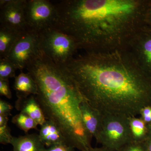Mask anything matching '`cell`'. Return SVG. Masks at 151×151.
I'll return each mask as SVG.
<instances>
[{"label": "cell", "mask_w": 151, "mask_h": 151, "mask_svg": "<svg viewBox=\"0 0 151 151\" xmlns=\"http://www.w3.org/2000/svg\"><path fill=\"white\" fill-rule=\"evenodd\" d=\"M65 66L84 100L103 116L136 117L151 105V80L124 49L85 51Z\"/></svg>", "instance_id": "cell-1"}, {"label": "cell", "mask_w": 151, "mask_h": 151, "mask_svg": "<svg viewBox=\"0 0 151 151\" xmlns=\"http://www.w3.org/2000/svg\"><path fill=\"white\" fill-rule=\"evenodd\" d=\"M149 1L63 0L53 27L85 51L123 49L146 24Z\"/></svg>", "instance_id": "cell-2"}, {"label": "cell", "mask_w": 151, "mask_h": 151, "mask_svg": "<svg viewBox=\"0 0 151 151\" xmlns=\"http://www.w3.org/2000/svg\"><path fill=\"white\" fill-rule=\"evenodd\" d=\"M26 69L37 84L35 98L46 120L58 127L68 145L81 151L92 147V138L81 119L80 105L84 99L65 66L41 52Z\"/></svg>", "instance_id": "cell-3"}, {"label": "cell", "mask_w": 151, "mask_h": 151, "mask_svg": "<svg viewBox=\"0 0 151 151\" xmlns=\"http://www.w3.org/2000/svg\"><path fill=\"white\" fill-rule=\"evenodd\" d=\"M39 39L42 53L61 66H65L79 49L73 38L54 27L39 33Z\"/></svg>", "instance_id": "cell-4"}, {"label": "cell", "mask_w": 151, "mask_h": 151, "mask_svg": "<svg viewBox=\"0 0 151 151\" xmlns=\"http://www.w3.org/2000/svg\"><path fill=\"white\" fill-rule=\"evenodd\" d=\"M105 151H119L133 142L129 118L108 115L103 116V125L96 139Z\"/></svg>", "instance_id": "cell-5"}, {"label": "cell", "mask_w": 151, "mask_h": 151, "mask_svg": "<svg viewBox=\"0 0 151 151\" xmlns=\"http://www.w3.org/2000/svg\"><path fill=\"white\" fill-rule=\"evenodd\" d=\"M27 30L40 33L53 27L57 11L55 4L47 0H27L25 8Z\"/></svg>", "instance_id": "cell-6"}, {"label": "cell", "mask_w": 151, "mask_h": 151, "mask_svg": "<svg viewBox=\"0 0 151 151\" xmlns=\"http://www.w3.org/2000/svg\"><path fill=\"white\" fill-rule=\"evenodd\" d=\"M123 49L142 72L151 80V26L146 23Z\"/></svg>", "instance_id": "cell-7"}, {"label": "cell", "mask_w": 151, "mask_h": 151, "mask_svg": "<svg viewBox=\"0 0 151 151\" xmlns=\"http://www.w3.org/2000/svg\"><path fill=\"white\" fill-rule=\"evenodd\" d=\"M40 53L39 33L27 31L22 34L6 58L22 71Z\"/></svg>", "instance_id": "cell-8"}, {"label": "cell", "mask_w": 151, "mask_h": 151, "mask_svg": "<svg viewBox=\"0 0 151 151\" xmlns=\"http://www.w3.org/2000/svg\"><path fill=\"white\" fill-rule=\"evenodd\" d=\"M27 0H1L0 26L22 33L27 31L25 8Z\"/></svg>", "instance_id": "cell-9"}, {"label": "cell", "mask_w": 151, "mask_h": 151, "mask_svg": "<svg viewBox=\"0 0 151 151\" xmlns=\"http://www.w3.org/2000/svg\"><path fill=\"white\" fill-rule=\"evenodd\" d=\"M80 109L85 130L91 138L96 139L102 129L103 115L84 99L80 103Z\"/></svg>", "instance_id": "cell-10"}, {"label": "cell", "mask_w": 151, "mask_h": 151, "mask_svg": "<svg viewBox=\"0 0 151 151\" xmlns=\"http://www.w3.org/2000/svg\"><path fill=\"white\" fill-rule=\"evenodd\" d=\"M17 97L18 99L15 105L17 110L29 116L38 125H42L46 120L35 96L17 94Z\"/></svg>", "instance_id": "cell-11"}, {"label": "cell", "mask_w": 151, "mask_h": 151, "mask_svg": "<svg viewBox=\"0 0 151 151\" xmlns=\"http://www.w3.org/2000/svg\"><path fill=\"white\" fill-rule=\"evenodd\" d=\"M38 135L42 142L47 148L58 144H66L62 132L53 122L48 120L41 126Z\"/></svg>", "instance_id": "cell-12"}, {"label": "cell", "mask_w": 151, "mask_h": 151, "mask_svg": "<svg viewBox=\"0 0 151 151\" xmlns=\"http://www.w3.org/2000/svg\"><path fill=\"white\" fill-rule=\"evenodd\" d=\"M13 151H45V146L42 142L38 134H27L13 137L11 144Z\"/></svg>", "instance_id": "cell-13"}, {"label": "cell", "mask_w": 151, "mask_h": 151, "mask_svg": "<svg viewBox=\"0 0 151 151\" xmlns=\"http://www.w3.org/2000/svg\"><path fill=\"white\" fill-rule=\"evenodd\" d=\"M14 89L17 91V94L25 96L37 94V87L35 81L28 72L21 73L15 77Z\"/></svg>", "instance_id": "cell-14"}, {"label": "cell", "mask_w": 151, "mask_h": 151, "mask_svg": "<svg viewBox=\"0 0 151 151\" xmlns=\"http://www.w3.org/2000/svg\"><path fill=\"white\" fill-rule=\"evenodd\" d=\"M22 33L0 26V58L7 57Z\"/></svg>", "instance_id": "cell-15"}, {"label": "cell", "mask_w": 151, "mask_h": 151, "mask_svg": "<svg viewBox=\"0 0 151 151\" xmlns=\"http://www.w3.org/2000/svg\"><path fill=\"white\" fill-rule=\"evenodd\" d=\"M130 132L133 142H143L148 138L147 125L140 118H129Z\"/></svg>", "instance_id": "cell-16"}, {"label": "cell", "mask_w": 151, "mask_h": 151, "mask_svg": "<svg viewBox=\"0 0 151 151\" xmlns=\"http://www.w3.org/2000/svg\"><path fill=\"white\" fill-rule=\"evenodd\" d=\"M12 122L26 133L32 129H37V123L27 114L21 112L13 117Z\"/></svg>", "instance_id": "cell-17"}, {"label": "cell", "mask_w": 151, "mask_h": 151, "mask_svg": "<svg viewBox=\"0 0 151 151\" xmlns=\"http://www.w3.org/2000/svg\"><path fill=\"white\" fill-rule=\"evenodd\" d=\"M17 70L15 65L7 58H0V78L9 79L15 77Z\"/></svg>", "instance_id": "cell-18"}, {"label": "cell", "mask_w": 151, "mask_h": 151, "mask_svg": "<svg viewBox=\"0 0 151 151\" xmlns=\"http://www.w3.org/2000/svg\"><path fill=\"white\" fill-rule=\"evenodd\" d=\"M8 124L0 127V143L4 145L10 144L13 138Z\"/></svg>", "instance_id": "cell-19"}, {"label": "cell", "mask_w": 151, "mask_h": 151, "mask_svg": "<svg viewBox=\"0 0 151 151\" xmlns=\"http://www.w3.org/2000/svg\"><path fill=\"white\" fill-rule=\"evenodd\" d=\"M0 94L8 99L12 98V94L9 85V79L0 78Z\"/></svg>", "instance_id": "cell-20"}, {"label": "cell", "mask_w": 151, "mask_h": 151, "mask_svg": "<svg viewBox=\"0 0 151 151\" xmlns=\"http://www.w3.org/2000/svg\"><path fill=\"white\" fill-rule=\"evenodd\" d=\"M119 151H146V150L144 142L139 143L132 142Z\"/></svg>", "instance_id": "cell-21"}, {"label": "cell", "mask_w": 151, "mask_h": 151, "mask_svg": "<svg viewBox=\"0 0 151 151\" xmlns=\"http://www.w3.org/2000/svg\"><path fill=\"white\" fill-rule=\"evenodd\" d=\"M139 115L147 125L151 124V105L145 106L141 109Z\"/></svg>", "instance_id": "cell-22"}, {"label": "cell", "mask_w": 151, "mask_h": 151, "mask_svg": "<svg viewBox=\"0 0 151 151\" xmlns=\"http://www.w3.org/2000/svg\"><path fill=\"white\" fill-rule=\"evenodd\" d=\"M74 148L66 143L58 144L46 148L45 151H74Z\"/></svg>", "instance_id": "cell-23"}, {"label": "cell", "mask_w": 151, "mask_h": 151, "mask_svg": "<svg viewBox=\"0 0 151 151\" xmlns=\"http://www.w3.org/2000/svg\"><path fill=\"white\" fill-rule=\"evenodd\" d=\"M12 106L5 101L0 100V115L9 116L11 115Z\"/></svg>", "instance_id": "cell-24"}, {"label": "cell", "mask_w": 151, "mask_h": 151, "mask_svg": "<svg viewBox=\"0 0 151 151\" xmlns=\"http://www.w3.org/2000/svg\"><path fill=\"white\" fill-rule=\"evenodd\" d=\"M146 23L151 26V0H149V1Z\"/></svg>", "instance_id": "cell-25"}, {"label": "cell", "mask_w": 151, "mask_h": 151, "mask_svg": "<svg viewBox=\"0 0 151 151\" xmlns=\"http://www.w3.org/2000/svg\"><path fill=\"white\" fill-rule=\"evenodd\" d=\"M8 116L0 115V127L8 124Z\"/></svg>", "instance_id": "cell-26"}, {"label": "cell", "mask_w": 151, "mask_h": 151, "mask_svg": "<svg viewBox=\"0 0 151 151\" xmlns=\"http://www.w3.org/2000/svg\"><path fill=\"white\" fill-rule=\"evenodd\" d=\"M144 143L146 151H151V138L147 139Z\"/></svg>", "instance_id": "cell-27"}, {"label": "cell", "mask_w": 151, "mask_h": 151, "mask_svg": "<svg viewBox=\"0 0 151 151\" xmlns=\"http://www.w3.org/2000/svg\"><path fill=\"white\" fill-rule=\"evenodd\" d=\"M82 151H105V150H104L102 147H94L93 148L92 147L90 148L87 149V150H85Z\"/></svg>", "instance_id": "cell-28"}, {"label": "cell", "mask_w": 151, "mask_h": 151, "mask_svg": "<svg viewBox=\"0 0 151 151\" xmlns=\"http://www.w3.org/2000/svg\"><path fill=\"white\" fill-rule=\"evenodd\" d=\"M147 127L148 129V138H151V124L147 125Z\"/></svg>", "instance_id": "cell-29"}]
</instances>
